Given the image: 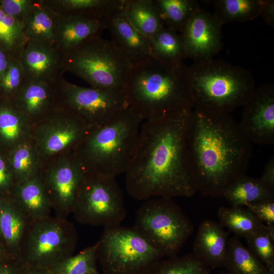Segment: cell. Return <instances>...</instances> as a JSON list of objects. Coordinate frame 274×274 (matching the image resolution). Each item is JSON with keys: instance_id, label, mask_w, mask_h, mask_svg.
Listing matches in <instances>:
<instances>
[{"instance_id": "obj_8", "label": "cell", "mask_w": 274, "mask_h": 274, "mask_svg": "<svg viewBox=\"0 0 274 274\" xmlns=\"http://www.w3.org/2000/svg\"><path fill=\"white\" fill-rule=\"evenodd\" d=\"M77 241L74 224L52 216L28 224L17 257L24 267L50 269L74 255Z\"/></svg>"}, {"instance_id": "obj_47", "label": "cell", "mask_w": 274, "mask_h": 274, "mask_svg": "<svg viewBox=\"0 0 274 274\" xmlns=\"http://www.w3.org/2000/svg\"><path fill=\"white\" fill-rule=\"evenodd\" d=\"M86 274H98L96 270L89 272Z\"/></svg>"}, {"instance_id": "obj_34", "label": "cell", "mask_w": 274, "mask_h": 274, "mask_svg": "<svg viewBox=\"0 0 274 274\" xmlns=\"http://www.w3.org/2000/svg\"><path fill=\"white\" fill-rule=\"evenodd\" d=\"M27 41L23 22L7 14L0 7V48L11 57L19 58Z\"/></svg>"}, {"instance_id": "obj_43", "label": "cell", "mask_w": 274, "mask_h": 274, "mask_svg": "<svg viewBox=\"0 0 274 274\" xmlns=\"http://www.w3.org/2000/svg\"><path fill=\"white\" fill-rule=\"evenodd\" d=\"M260 179L268 185L274 187V157H271L265 165Z\"/></svg>"}, {"instance_id": "obj_28", "label": "cell", "mask_w": 274, "mask_h": 274, "mask_svg": "<svg viewBox=\"0 0 274 274\" xmlns=\"http://www.w3.org/2000/svg\"><path fill=\"white\" fill-rule=\"evenodd\" d=\"M41 160L32 138L14 148L10 165L15 185L32 178L41 172Z\"/></svg>"}, {"instance_id": "obj_41", "label": "cell", "mask_w": 274, "mask_h": 274, "mask_svg": "<svg viewBox=\"0 0 274 274\" xmlns=\"http://www.w3.org/2000/svg\"><path fill=\"white\" fill-rule=\"evenodd\" d=\"M12 184L15 185L11 171L9 169L5 160L0 156V189L7 190Z\"/></svg>"}, {"instance_id": "obj_37", "label": "cell", "mask_w": 274, "mask_h": 274, "mask_svg": "<svg viewBox=\"0 0 274 274\" xmlns=\"http://www.w3.org/2000/svg\"><path fill=\"white\" fill-rule=\"evenodd\" d=\"M249 250L266 266H274V237L265 225L256 232L246 238Z\"/></svg>"}, {"instance_id": "obj_40", "label": "cell", "mask_w": 274, "mask_h": 274, "mask_svg": "<svg viewBox=\"0 0 274 274\" xmlns=\"http://www.w3.org/2000/svg\"><path fill=\"white\" fill-rule=\"evenodd\" d=\"M245 208L263 223L274 224V199L250 204Z\"/></svg>"}, {"instance_id": "obj_3", "label": "cell", "mask_w": 274, "mask_h": 274, "mask_svg": "<svg viewBox=\"0 0 274 274\" xmlns=\"http://www.w3.org/2000/svg\"><path fill=\"white\" fill-rule=\"evenodd\" d=\"M188 67L153 56L132 63L125 89L129 108L144 121L192 109Z\"/></svg>"}, {"instance_id": "obj_20", "label": "cell", "mask_w": 274, "mask_h": 274, "mask_svg": "<svg viewBox=\"0 0 274 274\" xmlns=\"http://www.w3.org/2000/svg\"><path fill=\"white\" fill-rule=\"evenodd\" d=\"M229 234L219 223L203 220L198 227L192 254L211 269L223 268Z\"/></svg>"}, {"instance_id": "obj_44", "label": "cell", "mask_w": 274, "mask_h": 274, "mask_svg": "<svg viewBox=\"0 0 274 274\" xmlns=\"http://www.w3.org/2000/svg\"><path fill=\"white\" fill-rule=\"evenodd\" d=\"M22 266L17 257L11 262H0V274H18Z\"/></svg>"}, {"instance_id": "obj_42", "label": "cell", "mask_w": 274, "mask_h": 274, "mask_svg": "<svg viewBox=\"0 0 274 274\" xmlns=\"http://www.w3.org/2000/svg\"><path fill=\"white\" fill-rule=\"evenodd\" d=\"M260 16L267 25L274 26V1L262 0Z\"/></svg>"}, {"instance_id": "obj_25", "label": "cell", "mask_w": 274, "mask_h": 274, "mask_svg": "<svg viewBox=\"0 0 274 274\" xmlns=\"http://www.w3.org/2000/svg\"><path fill=\"white\" fill-rule=\"evenodd\" d=\"M28 222L12 200H0V230L3 241L17 256L19 245Z\"/></svg>"}, {"instance_id": "obj_27", "label": "cell", "mask_w": 274, "mask_h": 274, "mask_svg": "<svg viewBox=\"0 0 274 274\" xmlns=\"http://www.w3.org/2000/svg\"><path fill=\"white\" fill-rule=\"evenodd\" d=\"M229 274H268V268L237 237L228 239L224 267Z\"/></svg>"}, {"instance_id": "obj_39", "label": "cell", "mask_w": 274, "mask_h": 274, "mask_svg": "<svg viewBox=\"0 0 274 274\" xmlns=\"http://www.w3.org/2000/svg\"><path fill=\"white\" fill-rule=\"evenodd\" d=\"M36 0H2L0 7L7 14L22 21L31 11Z\"/></svg>"}, {"instance_id": "obj_31", "label": "cell", "mask_w": 274, "mask_h": 274, "mask_svg": "<svg viewBox=\"0 0 274 274\" xmlns=\"http://www.w3.org/2000/svg\"><path fill=\"white\" fill-rule=\"evenodd\" d=\"M154 2L164 26L180 33L200 8L195 0H154Z\"/></svg>"}, {"instance_id": "obj_49", "label": "cell", "mask_w": 274, "mask_h": 274, "mask_svg": "<svg viewBox=\"0 0 274 274\" xmlns=\"http://www.w3.org/2000/svg\"><path fill=\"white\" fill-rule=\"evenodd\" d=\"M2 255H3V251L0 249V258L2 257Z\"/></svg>"}, {"instance_id": "obj_5", "label": "cell", "mask_w": 274, "mask_h": 274, "mask_svg": "<svg viewBox=\"0 0 274 274\" xmlns=\"http://www.w3.org/2000/svg\"><path fill=\"white\" fill-rule=\"evenodd\" d=\"M188 71L193 108L230 114L256 88L248 70L222 59L194 62Z\"/></svg>"}, {"instance_id": "obj_17", "label": "cell", "mask_w": 274, "mask_h": 274, "mask_svg": "<svg viewBox=\"0 0 274 274\" xmlns=\"http://www.w3.org/2000/svg\"><path fill=\"white\" fill-rule=\"evenodd\" d=\"M54 84L27 80L14 98V106L31 124L43 120L56 108Z\"/></svg>"}, {"instance_id": "obj_18", "label": "cell", "mask_w": 274, "mask_h": 274, "mask_svg": "<svg viewBox=\"0 0 274 274\" xmlns=\"http://www.w3.org/2000/svg\"><path fill=\"white\" fill-rule=\"evenodd\" d=\"M111 41L131 63L153 56L149 38L128 20L123 8L106 19Z\"/></svg>"}, {"instance_id": "obj_16", "label": "cell", "mask_w": 274, "mask_h": 274, "mask_svg": "<svg viewBox=\"0 0 274 274\" xmlns=\"http://www.w3.org/2000/svg\"><path fill=\"white\" fill-rule=\"evenodd\" d=\"M19 60L27 80L54 84L63 74L61 54L52 45L36 40H28Z\"/></svg>"}, {"instance_id": "obj_24", "label": "cell", "mask_w": 274, "mask_h": 274, "mask_svg": "<svg viewBox=\"0 0 274 274\" xmlns=\"http://www.w3.org/2000/svg\"><path fill=\"white\" fill-rule=\"evenodd\" d=\"M57 16L43 0H36L31 11L23 21L27 40L39 41L54 46Z\"/></svg>"}, {"instance_id": "obj_19", "label": "cell", "mask_w": 274, "mask_h": 274, "mask_svg": "<svg viewBox=\"0 0 274 274\" xmlns=\"http://www.w3.org/2000/svg\"><path fill=\"white\" fill-rule=\"evenodd\" d=\"M106 28L104 19L76 14H58L54 46L61 55L87 39L100 35Z\"/></svg>"}, {"instance_id": "obj_33", "label": "cell", "mask_w": 274, "mask_h": 274, "mask_svg": "<svg viewBox=\"0 0 274 274\" xmlns=\"http://www.w3.org/2000/svg\"><path fill=\"white\" fill-rule=\"evenodd\" d=\"M262 0H215L214 15L223 25L245 22L260 16Z\"/></svg>"}, {"instance_id": "obj_4", "label": "cell", "mask_w": 274, "mask_h": 274, "mask_svg": "<svg viewBox=\"0 0 274 274\" xmlns=\"http://www.w3.org/2000/svg\"><path fill=\"white\" fill-rule=\"evenodd\" d=\"M143 121L128 108L110 122L91 129L72 152L85 173L114 178L125 174Z\"/></svg>"}, {"instance_id": "obj_50", "label": "cell", "mask_w": 274, "mask_h": 274, "mask_svg": "<svg viewBox=\"0 0 274 274\" xmlns=\"http://www.w3.org/2000/svg\"><path fill=\"white\" fill-rule=\"evenodd\" d=\"M1 239L2 240H3L2 237V235H1V230H0V239Z\"/></svg>"}, {"instance_id": "obj_15", "label": "cell", "mask_w": 274, "mask_h": 274, "mask_svg": "<svg viewBox=\"0 0 274 274\" xmlns=\"http://www.w3.org/2000/svg\"><path fill=\"white\" fill-rule=\"evenodd\" d=\"M222 25L213 14L197 10L180 33L186 58L194 62L214 58L222 47Z\"/></svg>"}, {"instance_id": "obj_32", "label": "cell", "mask_w": 274, "mask_h": 274, "mask_svg": "<svg viewBox=\"0 0 274 274\" xmlns=\"http://www.w3.org/2000/svg\"><path fill=\"white\" fill-rule=\"evenodd\" d=\"M149 40L152 55L157 59L176 63L186 58L183 41L178 32L164 26Z\"/></svg>"}, {"instance_id": "obj_23", "label": "cell", "mask_w": 274, "mask_h": 274, "mask_svg": "<svg viewBox=\"0 0 274 274\" xmlns=\"http://www.w3.org/2000/svg\"><path fill=\"white\" fill-rule=\"evenodd\" d=\"M222 196L231 207H246L250 204L274 199V187L260 178L245 175L227 186Z\"/></svg>"}, {"instance_id": "obj_14", "label": "cell", "mask_w": 274, "mask_h": 274, "mask_svg": "<svg viewBox=\"0 0 274 274\" xmlns=\"http://www.w3.org/2000/svg\"><path fill=\"white\" fill-rule=\"evenodd\" d=\"M238 124L251 143L274 145V85L266 83L255 88L242 106Z\"/></svg>"}, {"instance_id": "obj_35", "label": "cell", "mask_w": 274, "mask_h": 274, "mask_svg": "<svg viewBox=\"0 0 274 274\" xmlns=\"http://www.w3.org/2000/svg\"><path fill=\"white\" fill-rule=\"evenodd\" d=\"M211 269L191 253L161 260L149 274H211Z\"/></svg>"}, {"instance_id": "obj_12", "label": "cell", "mask_w": 274, "mask_h": 274, "mask_svg": "<svg viewBox=\"0 0 274 274\" xmlns=\"http://www.w3.org/2000/svg\"><path fill=\"white\" fill-rule=\"evenodd\" d=\"M32 132L41 160L73 152L91 129L72 113L56 108Z\"/></svg>"}, {"instance_id": "obj_29", "label": "cell", "mask_w": 274, "mask_h": 274, "mask_svg": "<svg viewBox=\"0 0 274 274\" xmlns=\"http://www.w3.org/2000/svg\"><path fill=\"white\" fill-rule=\"evenodd\" d=\"M218 216L219 223L237 237L246 238L265 225L251 212L243 207H221L218 210Z\"/></svg>"}, {"instance_id": "obj_10", "label": "cell", "mask_w": 274, "mask_h": 274, "mask_svg": "<svg viewBox=\"0 0 274 274\" xmlns=\"http://www.w3.org/2000/svg\"><path fill=\"white\" fill-rule=\"evenodd\" d=\"M56 106L92 129L119 117L129 108L125 93L74 84L61 76L55 83Z\"/></svg>"}, {"instance_id": "obj_1", "label": "cell", "mask_w": 274, "mask_h": 274, "mask_svg": "<svg viewBox=\"0 0 274 274\" xmlns=\"http://www.w3.org/2000/svg\"><path fill=\"white\" fill-rule=\"evenodd\" d=\"M192 109L144 121L125 173L132 198L190 197L197 189L188 163L186 138Z\"/></svg>"}, {"instance_id": "obj_7", "label": "cell", "mask_w": 274, "mask_h": 274, "mask_svg": "<svg viewBox=\"0 0 274 274\" xmlns=\"http://www.w3.org/2000/svg\"><path fill=\"white\" fill-rule=\"evenodd\" d=\"M145 201L132 227L164 257L177 256L193 232L191 221L172 198Z\"/></svg>"}, {"instance_id": "obj_26", "label": "cell", "mask_w": 274, "mask_h": 274, "mask_svg": "<svg viewBox=\"0 0 274 274\" xmlns=\"http://www.w3.org/2000/svg\"><path fill=\"white\" fill-rule=\"evenodd\" d=\"M123 11L130 22L148 38L164 27L154 0H124Z\"/></svg>"}, {"instance_id": "obj_9", "label": "cell", "mask_w": 274, "mask_h": 274, "mask_svg": "<svg viewBox=\"0 0 274 274\" xmlns=\"http://www.w3.org/2000/svg\"><path fill=\"white\" fill-rule=\"evenodd\" d=\"M97 260L106 274H149L164 257L133 227H106Z\"/></svg>"}, {"instance_id": "obj_36", "label": "cell", "mask_w": 274, "mask_h": 274, "mask_svg": "<svg viewBox=\"0 0 274 274\" xmlns=\"http://www.w3.org/2000/svg\"><path fill=\"white\" fill-rule=\"evenodd\" d=\"M98 242L61 261L49 270L53 274H86L96 270Z\"/></svg>"}, {"instance_id": "obj_2", "label": "cell", "mask_w": 274, "mask_h": 274, "mask_svg": "<svg viewBox=\"0 0 274 274\" xmlns=\"http://www.w3.org/2000/svg\"><path fill=\"white\" fill-rule=\"evenodd\" d=\"M252 143L229 113L192 108L189 115L186 151L197 192L218 197L246 175Z\"/></svg>"}, {"instance_id": "obj_30", "label": "cell", "mask_w": 274, "mask_h": 274, "mask_svg": "<svg viewBox=\"0 0 274 274\" xmlns=\"http://www.w3.org/2000/svg\"><path fill=\"white\" fill-rule=\"evenodd\" d=\"M31 124L14 104L0 107V137L14 147L32 138Z\"/></svg>"}, {"instance_id": "obj_21", "label": "cell", "mask_w": 274, "mask_h": 274, "mask_svg": "<svg viewBox=\"0 0 274 274\" xmlns=\"http://www.w3.org/2000/svg\"><path fill=\"white\" fill-rule=\"evenodd\" d=\"M13 200L23 213L28 223L52 216V208L40 173L15 184Z\"/></svg>"}, {"instance_id": "obj_38", "label": "cell", "mask_w": 274, "mask_h": 274, "mask_svg": "<svg viewBox=\"0 0 274 274\" xmlns=\"http://www.w3.org/2000/svg\"><path fill=\"white\" fill-rule=\"evenodd\" d=\"M27 80L19 59L11 57L8 68L0 81V88L14 98Z\"/></svg>"}, {"instance_id": "obj_45", "label": "cell", "mask_w": 274, "mask_h": 274, "mask_svg": "<svg viewBox=\"0 0 274 274\" xmlns=\"http://www.w3.org/2000/svg\"><path fill=\"white\" fill-rule=\"evenodd\" d=\"M11 57L6 51L0 48V81L8 68Z\"/></svg>"}, {"instance_id": "obj_11", "label": "cell", "mask_w": 274, "mask_h": 274, "mask_svg": "<svg viewBox=\"0 0 274 274\" xmlns=\"http://www.w3.org/2000/svg\"><path fill=\"white\" fill-rule=\"evenodd\" d=\"M72 214L83 225H120L127 213L123 192L116 179L85 174Z\"/></svg>"}, {"instance_id": "obj_6", "label": "cell", "mask_w": 274, "mask_h": 274, "mask_svg": "<svg viewBox=\"0 0 274 274\" xmlns=\"http://www.w3.org/2000/svg\"><path fill=\"white\" fill-rule=\"evenodd\" d=\"M132 63L111 40L91 37L61 55V71L72 73L91 87L125 93Z\"/></svg>"}, {"instance_id": "obj_48", "label": "cell", "mask_w": 274, "mask_h": 274, "mask_svg": "<svg viewBox=\"0 0 274 274\" xmlns=\"http://www.w3.org/2000/svg\"><path fill=\"white\" fill-rule=\"evenodd\" d=\"M220 274H229L226 271H222L221 272Z\"/></svg>"}, {"instance_id": "obj_13", "label": "cell", "mask_w": 274, "mask_h": 274, "mask_svg": "<svg viewBox=\"0 0 274 274\" xmlns=\"http://www.w3.org/2000/svg\"><path fill=\"white\" fill-rule=\"evenodd\" d=\"M59 157L40 174L54 216L67 219L85 173L72 152Z\"/></svg>"}, {"instance_id": "obj_22", "label": "cell", "mask_w": 274, "mask_h": 274, "mask_svg": "<svg viewBox=\"0 0 274 274\" xmlns=\"http://www.w3.org/2000/svg\"><path fill=\"white\" fill-rule=\"evenodd\" d=\"M57 14H76L106 20L121 10L124 0H43Z\"/></svg>"}, {"instance_id": "obj_46", "label": "cell", "mask_w": 274, "mask_h": 274, "mask_svg": "<svg viewBox=\"0 0 274 274\" xmlns=\"http://www.w3.org/2000/svg\"><path fill=\"white\" fill-rule=\"evenodd\" d=\"M18 274H53L49 269L27 268L22 266Z\"/></svg>"}]
</instances>
